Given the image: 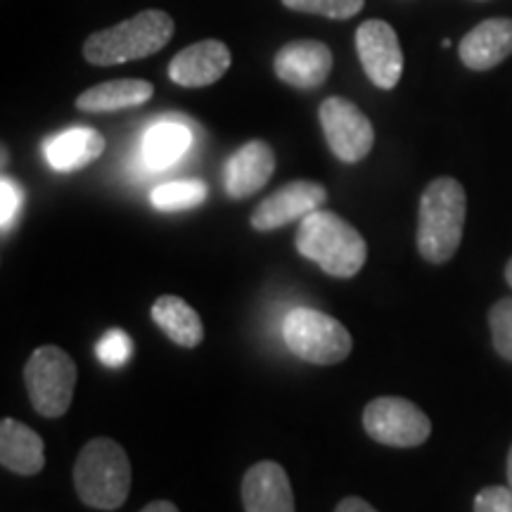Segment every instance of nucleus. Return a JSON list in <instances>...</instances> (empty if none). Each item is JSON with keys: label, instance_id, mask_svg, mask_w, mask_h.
I'll return each mask as SVG.
<instances>
[{"label": "nucleus", "instance_id": "1", "mask_svg": "<svg viewBox=\"0 0 512 512\" xmlns=\"http://www.w3.org/2000/svg\"><path fill=\"white\" fill-rule=\"evenodd\" d=\"M467 219L465 188L456 178H434L420 197L418 252L430 264H446L456 256Z\"/></svg>", "mask_w": 512, "mask_h": 512}, {"label": "nucleus", "instance_id": "2", "mask_svg": "<svg viewBox=\"0 0 512 512\" xmlns=\"http://www.w3.org/2000/svg\"><path fill=\"white\" fill-rule=\"evenodd\" d=\"M294 245L299 254L316 261L332 278H354L368 256L363 235L335 211L325 209L313 211L302 219Z\"/></svg>", "mask_w": 512, "mask_h": 512}, {"label": "nucleus", "instance_id": "3", "mask_svg": "<svg viewBox=\"0 0 512 512\" xmlns=\"http://www.w3.org/2000/svg\"><path fill=\"white\" fill-rule=\"evenodd\" d=\"M176 24L169 12L143 10L117 27L95 31L83 43V57L95 67L145 60L169 46Z\"/></svg>", "mask_w": 512, "mask_h": 512}, {"label": "nucleus", "instance_id": "4", "mask_svg": "<svg viewBox=\"0 0 512 512\" xmlns=\"http://www.w3.org/2000/svg\"><path fill=\"white\" fill-rule=\"evenodd\" d=\"M74 486L88 508H121L131 494V460L124 448L107 437L88 441L76 458Z\"/></svg>", "mask_w": 512, "mask_h": 512}, {"label": "nucleus", "instance_id": "5", "mask_svg": "<svg viewBox=\"0 0 512 512\" xmlns=\"http://www.w3.org/2000/svg\"><path fill=\"white\" fill-rule=\"evenodd\" d=\"M283 335L292 354L313 366H335L354 347L349 330L318 309H294L285 318Z\"/></svg>", "mask_w": 512, "mask_h": 512}, {"label": "nucleus", "instance_id": "6", "mask_svg": "<svg viewBox=\"0 0 512 512\" xmlns=\"http://www.w3.org/2000/svg\"><path fill=\"white\" fill-rule=\"evenodd\" d=\"M29 401L43 418H62L69 411L76 387L74 358L55 344L38 347L24 366Z\"/></svg>", "mask_w": 512, "mask_h": 512}, {"label": "nucleus", "instance_id": "7", "mask_svg": "<svg viewBox=\"0 0 512 512\" xmlns=\"http://www.w3.org/2000/svg\"><path fill=\"white\" fill-rule=\"evenodd\" d=\"M363 427L377 444L394 448H415L432 434V420L401 396H380L363 411Z\"/></svg>", "mask_w": 512, "mask_h": 512}, {"label": "nucleus", "instance_id": "8", "mask_svg": "<svg viewBox=\"0 0 512 512\" xmlns=\"http://www.w3.org/2000/svg\"><path fill=\"white\" fill-rule=\"evenodd\" d=\"M318 117L328 147L339 162L356 164L370 155L375 145V128L354 102L347 98L323 100Z\"/></svg>", "mask_w": 512, "mask_h": 512}, {"label": "nucleus", "instance_id": "9", "mask_svg": "<svg viewBox=\"0 0 512 512\" xmlns=\"http://www.w3.org/2000/svg\"><path fill=\"white\" fill-rule=\"evenodd\" d=\"M356 53L363 72L382 91H392L403 74V50L394 27L368 19L356 29Z\"/></svg>", "mask_w": 512, "mask_h": 512}, {"label": "nucleus", "instance_id": "10", "mask_svg": "<svg viewBox=\"0 0 512 512\" xmlns=\"http://www.w3.org/2000/svg\"><path fill=\"white\" fill-rule=\"evenodd\" d=\"M325 200H328L325 185L313 181H292L275 190L273 195H268L252 211V228L259 230V233L283 228L297 219H306L313 211L323 207Z\"/></svg>", "mask_w": 512, "mask_h": 512}, {"label": "nucleus", "instance_id": "11", "mask_svg": "<svg viewBox=\"0 0 512 512\" xmlns=\"http://www.w3.org/2000/svg\"><path fill=\"white\" fill-rule=\"evenodd\" d=\"M275 76L299 91L323 86L332 72V50L323 41H292L275 53Z\"/></svg>", "mask_w": 512, "mask_h": 512}, {"label": "nucleus", "instance_id": "12", "mask_svg": "<svg viewBox=\"0 0 512 512\" xmlns=\"http://www.w3.org/2000/svg\"><path fill=\"white\" fill-rule=\"evenodd\" d=\"M233 55L226 43L207 38L192 43L169 62V79L183 88H204L221 79L230 69Z\"/></svg>", "mask_w": 512, "mask_h": 512}, {"label": "nucleus", "instance_id": "13", "mask_svg": "<svg viewBox=\"0 0 512 512\" xmlns=\"http://www.w3.org/2000/svg\"><path fill=\"white\" fill-rule=\"evenodd\" d=\"M242 505L245 512H294L292 484L283 465L261 460L242 479Z\"/></svg>", "mask_w": 512, "mask_h": 512}, {"label": "nucleus", "instance_id": "14", "mask_svg": "<svg viewBox=\"0 0 512 512\" xmlns=\"http://www.w3.org/2000/svg\"><path fill=\"white\" fill-rule=\"evenodd\" d=\"M275 174V152L264 140H249L226 164V192L233 200L259 192Z\"/></svg>", "mask_w": 512, "mask_h": 512}, {"label": "nucleus", "instance_id": "15", "mask_svg": "<svg viewBox=\"0 0 512 512\" xmlns=\"http://www.w3.org/2000/svg\"><path fill=\"white\" fill-rule=\"evenodd\" d=\"M460 60L467 69L486 72L494 69L512 55V19L494 17L477 24L470 34H465L458 46Z\"/></svg>", "mask_w": 512, "mask_h": 512}, {"label": "nucleus", "instance_id": "16", "mask_svg": "<svg viewBox=\"0 0 512 512\" xmlns=\"http://www.w3.org/2000/svg\"><path fill=\"white\" fill-rule=\"evenodd\" d=\"M0 465L15 475H38L46 465V446L41 434L24 422L5 418L0 422Z\"/></svg>", "mask_w": 512, "mask_h": 512}, {"label": "nucleus", "instance_id": "17", "mask_svg": "<svg viewBox=\"0 0 512 512\" xmlns=\"http://www.w3.org/2000/svg\"><path fill=\"white\" fill-rule=\"evenodd\" d=\"M155 95V86L143 79H117L105 81L83 91L76 98V110L86 114H107L140 107Z\"/></svg>", "mask_w": 512, "mask_h": 512}, {"label": "nucleus", "instance_id": "18", "mask_svg": "<svg viewBox=\"0 0 512 512\" xmlns=\"http://www.w3.org/2000/svg\"><path fill=\"white\" fill-rule=\"evenodd\" d=\"M105 138L95 128H69L46 143V159L55 171L72 174L105 152Z\"/></svg>", "mask_w": 512, "mask_h": 512}, {"label": "nucleus", "instance_id": "19", "mask_svg": "<svg viewBox=\"0 0 512 512\" xmlns=\"http://www.w3.org/2000/svg\"><path fill=\"white\" fill-rule=\"evenodd\" d=\"M152 320L164 330V335L178 347L192 349L204 339V325L200 313L181 297L164 294L152 304Z\"/></svg>", "mask_w": 512, "mask_h": 512}, {"label": "nucleus", "instance_id": "20", "mask_svg": "<svg viewBox=\"0 0 512 512\" xmlns=\"http://www.w3.org/2000/svg\"><path fill=\"white\" fill-rule=\"evenodd\" d=\"M192 143L190 131L178 121H159L147 131L143 140V164L147 169H169L176 164Z\"/></svg>", "mask_w": 512, "mask_h": 512}, {"label": "nucleus", "instance_id": "21", "mask_svg": "<svg viewBox=\"0 0 512 512\" xmlns=\"http://www.w3.org/2000/svg\"><path fill=\"white\" fill-rule=\"evenodd\" d=\"M207 192V185L202 181H176L152 190L150 200L159 211H185L200 207L207 200Z\"/></svg>", "mask_w": 512, "mask_h": 512}, {"label": "nucleus", "instance_id": "22", "mask_svg": "<svg viewBox=\"0 0 512 512\" xmlns=\"http://www.w3.org/2000/svg\"><path fill=\"white\" fill-rule=\"evenodd\" d=\"M283 5L287 10L342 22V19L356 17L366 5V0H283Z\"/></svg>", "mask_w": 512, "mask_h": 512}, {"label": "nucleus", "instance_id": "23", "mask_svg": "<svg viewBox=\"0 0 512 512\" xmlns=\"http://www.w3.org/2000/svg\"><path fill=\"white\" fill-rule=\"evenodd\" d=\"M489 328L498 356L512 363V299H498L491 306Z\"/></svg>", "mask_w": 512, "mask_h": 512}, {"label": "nucleus", "instance_id": "24", "mask_svg": "<svg viewBox=\"0 0 512 512\" xmlns=\"http://www.w3.org/2000/svg\"><path fill=\"white\" fill-rule=\"evenodd\" d=\"M131 351H133L131 337H128L124 330H117V328L107 332L98 344V358L110 368L124 366L128 358H131Z\"/></svg>", "mask_w": 512, "mask_h": 512}, {"label": "nucleus", "instance_id": "25", "mask_svg": "<svg viewBox=\"0 0 512 512\" xmlns=\"http://www.w3.org/2000/svg\"><path fill=\"white\" fill-rule=\"evenodd\" d=\"M22 204H24L22 185L12 181L8 176H3V181H0V226H3V230H8L12 223H15L17 214L22 211Z\"/></svg>", "mask_w": 512, "mask_h": 512}, {"label": "nucleus", "instance_id": "26", "mask_svg": "<svg viewBox=\"0 0 512 512\" xmlns=\"http://www.w3.org/2000/svg\"><path fill=\"white\" fill-rule=\"evenodd\" d=\"M475 512H512V491L508 486H486L475 498Z\"/></svg>", "mask_w": 512, "mask_h": 512}, {"label": "nucleus", "instance_id": "27", "mask_svg": "<svg viewBox=\"0 0 512 512\" xmlns=\"http://www.w3.org/2000/svg\"><path fill=\"white\" fill-rule=\"evenodd\" d=\"M335 512H377V510L368 501H363V498L349 496L344 498V501H339Z\"/></svg>", "mask_w": 512, "mask_h": 512}, {"label": "nucleus", "instance_id": "28", "mask_svg": "<svg viewBox=\"0 0 512 512\" xmlns=\"http://www.w3.org/2000/svg\"><path fill=\"white\" fill-rule=\"evenodd\" d=\"M140 512H178V508L171 501H152L150 505H145Z\"/></svg>", "mask_w": 512, "mask_h": 512}, {"label": "nucleus", "instance_id": "29", "mask_svg": "<svg viewBox=\"0 0 512 512\" xmlns=\"http://www.w3.org/2000/svg\"><path fill=\"white\" fill-rule=\"evenodd\" d=\"M508 489L512 491V446L508 451Z\"/></svg>", "mask_w": 512, "mask_h": 512}, {"label": "nucleus", "instance_id": "30", "mask_svg": "<svg viewBox=\"0 0 512 512\" xmlns=\"http://www.w3.org/2000/svg\"><path fill=\"white\" fill-rule=\"evenodd\" d=\"M505 280H508V285L512 287V259L508 261V266H505Z\"/></svg>", "mask_w": 512, "mask_h": 512}, {"label": "nucleus", "instance_id": "31", "mask_svg": "<svg viewBox=\"0 0 512 512\" xmlns=\"http://www.w3.org/2000/svg\"><path fill=\"white\" fill-rule=\"evenodd\" d=\"M8 166V147H3V169Z\"/></svg>", "mask_w": 512, "mask_h": 512}]
</instances>
